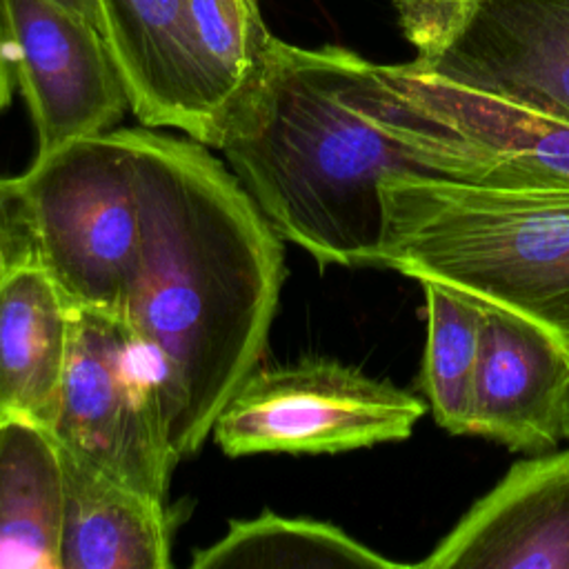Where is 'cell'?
Segmentation results:
<instances>
[{
  "label": "cell",
  "instance_id": "cell-1",
  "mask_svg": "<svg viewBox=\"0 0 569 569\" xmlns=\"http://www.w3.org/2000/svg\"><path fill=\"white\" fill-rule=\"evenodd\" d=\"M122 136L140 256L118 320L158 382L180 460L258 367L284 278L282 238L209 147L151 127Z\"/></svg>",
  "mask_w": 569,
  "mask_h": 569
},
{
  "label": "cell",
  "instance_id": "cell-2",
  "mask_svg": "<svg viewBox=\"0 0 569 569\" xmlns=\"http://www.w3.org/2000/svg\"><path fill=\"white\" fill-rule=\"evenodd\" d=\"M371 69L271 33L218 149L276 233L320 264L376 267L385 182L422 176L376 111Z\"/></svg>",
  "mask_w": 569,
  "mask_h": 569
},
{
  "label": "cell",
  "instance_id": "cell-3",
  "mask_svg": "<svg viewBox=\"0 0 569 569\" xmlns=\"http://www.w3.org/2000/svg\"><path fill=\"white\" fill-rule=\"evenodd\" d=\"M378 269L516 311L569 345V189H487L433 176L385 182Z\"/></svg>",
  "mask_w": 569,
  "mask_h": 569
},
{
  "label": "cell",
  "instance_id": "cell-4",
  "mask_svg": "<svg viewBox=\"0 0 569 569\" xmlns=\"http://www.w3.org/2000/svg\"><path fill=\"white\" fill-rule=\"evenodd\" d=\"M9 187L33 258L67 305L118 318L140 256V211L122 129L36 156Z\"/></svg>",
  "mask_w": 569,
  "mask_h": 569
},
{
  "label": "cell",
  "instance_id": "cell-5",
  "mask_svg": "<svg viewBox=\"0 0 569 569\" xmlns=\"http://www.w3.org/2000/svg\"><path fill=\"white\" fill-rule=\"evenodd\" d=\"M371 96L422 176L487 189H569V124L433 76L376 64Z\"/></svg>",
  "mask_w": 569,
  "mask_h": 569
},
{
  "label": "cell",
  "instance_id": "cell-6",
  "mask_svg": "<svg viewBox=\"0 0 569 569\" xmlns=\"http://www.w3.org/2000/svg\"><path fill=\"white\" fill-rule=\"evenodd\" d=\"M427 402L331 358L256 367L220 409L211 436L227 456L338 453L413 433Z\"/></svg>",
  "mask_w": 569,
  "mask_h": 569
},
{
  "label": "cell",
  "instance_id": "cell-7",
  "mask_svg": "<svg viewBox=\"0 0 569 569\" xmlns=\"http://www.w3.org/2000/svg\"><path fill=\"white\" fill-rule=\"evenodd\" d=\"M56 442L147 496L164 500L173 453L158 382L124 325L71 309V333L56 416Z\"/></svg>",
  "mask_w": 569,
  "mask_h": 569
},
{
  "label": "cell",
  "instance_id": "cell-8",
  "mask_svg": "<svg viewBox=\"0 0 569 569\" xmlns=\"http://www.w3.org/2000/svg\"><path fill=\"white\" fill-rule=\"evenodd\" d=\"M416 67L569 124V0H391Z\"/></svg>",
  "mask_w": 569,
  "mask_h": 569
},
{
  "label": "cell",
  "instance_id": "cell-9",
  "mask_svg": "<svg viewBox=\"0 0 569 569\" xmlns=\"http://www.w3.org/2000/svg\"><path fill=\"white\" fill-rule=\"evenodd\" d=\"M96 20L136 118L220 149L242 91L207 51L193 0H96Z\"/></svg>",
  "mask_w": 569,
  "mask_h": 569
},
{
  "label": "cell",
  "instance_id": "cell-10",
  "mask_svg": "<svg viewBox=\"0 0 569 569\" xmlns=\"http://www.w3.org/2000/svg\"><path fill=\"white\" fill-rule=\"evenodd\" d=\"M0 11L36 156L116 129L129 98L98 27L53 0H0Z\"/></svg>",
  "mask_w": 569,
  "mask_h": 569
},
{
  "label": "cell",
  "instance_id": "cell-11",
  "mask_svg": "<svg viewBox=\"0 0 569 569\" xmlns=\"http://www.w3.org/2000/svg\"><path fill=\"white\" fill-rule=\"evenodd\" d=\"M480 305L471 436L529 456L553 451L567 438L569 345L516 311Z\"/></svg>",
  "mask_w": 569,
  "mask_h": 569
},
{
  "label": "cell",
  "instance_id": "cell-12",
  "mask_svg": "<svg viewBox=\"0 0 569 569\" xmlns=\"http://www.w3.org/2000/svg\"><path fill=\"white\" fill-rule=\"evenodd\" d=\"M416 567L569 569V449L511 465Z\"/></svg>",
  "mask_w": 569,
  "mask_h": 569
},
{
  "label": "cell",
  "instance_id": "cell-13",
  "mask_svg": "<svg viewBox=\"0 0 569 569\" xmlns=\"http://www.w3.org/2000/svg\"><path fill=\"white\" fill-rule=\"evenodd\" d=\"M71 333V307L27 258L0 278V422L51 429Z\"/></svg>",
  "mask_w": 569,
  "mask_h": 569
},
{
  "label": "cell",
  "instance_id": "cell-14",
  "mask_svg": "<svg viewBox=\"0 0 569 569\" xmlns=\"http://www.w3.org/2000/svg\"><path fill=\"white\" fill-rule=\"evenodd\" d=\"M60 456L64 473L60 569L171 567V516L164 500L109 478L62 447Z\"/></svg>",
  "mask_w": 569,
  "mask_h": 569
},
{
  "label": "cell",
  "instance_id": "cell-15",
  "mask_svg": "<svg viewBox=\"0 0 569 569\" xmlns=\"http://www.w3.org/2000/svg\"><path fill=\"white\" fill-rule=\"evenodd\" d=\"M62 456L49 429L0 422V569H60Z\"/></svg>",
  "mask_w": 569,
  "mask_h": 569
},
{
  "label": "cell",
  "instance_id": "cell-16",
  "mask_svg": "<svg viewBox=\"0 0 569 569\" xmlns=\"http://www.w3.org/2000/svg\"><path fill=\"white\" fill-rule=\"evenodd\" d=\"M193 569L222 567H362L396 569L405 567L367 545L351 538L331 522L313 518H287L260 513L247 520H233L227 533L213 545L198 549Z\"/></svg>",
  "mask_w": 569,
  "mask_h": 569
},
{
  "label": "cell",
  "instance_id": "cell-17",
  "mask_svg": "<svg viewBox=\"0 0 569 569\" xmlns=\"http://www.w3.org/2000/svg\"><path fill=\"white\" fill-rule=\"evenodd\" d=\"M420 287L427 316L420 389L438 427L471 436L482 305L436 280H420Z\"/></svg>",
  "mask_w": 569,
  "mask_h": 569
},
{
  "label": "cell",
  "instance_id": "cell-18",
  "mask_svg": "<svg viewBox=\"0 0 569 569\" xmlns=\"http://www.w3.org/2000/svg\"><path fill=\"white\" fill-rule=\"evenodd\" d=\"M33 258L31 240L9 180L0 178V278L20 260Z\"/></svg>",
  "mask_w": 569,
  "mask_h": 569
},
{
  "label": "cell",
  "instance_id": "cell-19",
  "mask_svg": "<svg viewBox=\"0 0 569 569\" xmlns=\"http://www.w3.org/2000/svg\"><path fill=\"white\" fill-rule=\"evenodd\" d=\"M13 82H16V78H13V67H11V53H9L2 11H0V111L11 102Z\"/></svg>",
  "mask_w": 569,
  "mask_h": 569
},
{
  "label": "cell",
  "instance_id": "cell-20",
  "mask_svg": "<svg viewBox=\"0 0 569 569\" xmlns=\"http://www.w3.org/2000/svg\"><path fill=\"white\" fill-rule=\"evenodd\" d=\"M58 4H62L64 9L82 16L84 20H89L91 24L98 27V20H96V0H53Z\"/></svg>",
  "mask_w": 569,
  "mask_h": 569
},
{
  "label": "cell",
  "instance_id": "cell-21",
  "mask_svg": "<svg viewBox=\"0 0 569 569\" xmlns=\"http://www.w3.org/2000/svg\"><path fill=\"white\" fill-rule=\"evenodd\" d=\"M567 438H569V422H567Z\"/></svg>",
  "mask_w": 569,
  "mask_h": 569
}]
</instances>
